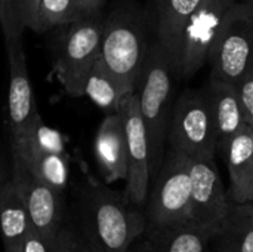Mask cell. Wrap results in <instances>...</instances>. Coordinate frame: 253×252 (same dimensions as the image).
<instances>
[{"instance_id": "cell-1", "label": "cell", "mask_w": 253, "mask_h": 252, "mask_svg": "<svg viewBox=\"0 0 253 252\" xmlns=\"http://www.w3.org/2000/svg\"><path fill=\"white\" fill-rule=\"evenodd\" d=\"M64 217L92 252H127L147 226L144 209L92 177L77 186L71 205L65 201Z\"/></svg>"}, {"instance_id": "cell-2", "label": "cell", "mask_w": 253, "mask_h": 252, "mask_svg": "<svg viewBox=\"0 0 253 252\" xmlns=\"http://www.w3.org/2000/svg\"><path fill=\"white\" fill-rule=\"evenodd\" d=\"M173 76L175 73L165 49L156 40L151 42L135 89L148 138L151 183L166 153L168 125L173 104Z\"/></svg>"}, {"instance_id": "cell-3", "label": "cell", "mask_w": 253, "mask_h": 252, "mask_svg": "<svg viewBox=\"0 0 253 252\" xmlns=\"http://www.w3.org/2000/svg\"><path fill=\"white\" fill-rule=\"evenodd\" d=\"M147 15L130 4L116 6L104 18L99 58L107 68L133 92L148 53Z\"/></svg>"}, {"instance_id": "cell-4", "label": "cell", "mask_w": 253, "mask_h": 252, "mask_svg": "<svg viewBox=\"0 0 253 252\" xmlns=\"http://www.w3.org/2000/svg\"><path fill=\"white\" fill-rule=\"evenodd\" d=\"M56 28L59 33L52 42L53 71L67 95L80 98L84 95L86 76L101 53L102 10L79 16Z\"/></svg>"}, {"instance_id": "cell-5", "label": "cell", "mask_w": 253, "mask_h": 252, "mask_svg": "<svg viewBox=\"0 0 253 252\" xmlns=\"http://www.w3.org/2000/svg\"><path fill=\"white\" fill-rule=\"evenodd\" d=\"M190 157L166 149L162 166L150 186L144 205L145 229H162L190 221Z\"/></svg>"}, {"instance_id": "cell-6", "label": "cell", "mask_w": 253, "mask_h": 252, "mask_svg": "<svg viewBox=\"0 0 253 252\" xmlns=\"http://www.w3.org/2000/svg\"><path fill=\"white\" fill-rule=\"evenodd\" d=\"M166 149L179 151L190 159H215L218 140L203 89H188L172 104Z\"/></svg>"}, {"instance_id": "cell-7", "label": "cell", "mask_w": 253, "mask_h": 252, "mask_svg": "<svg viewBox=\"0 0 253 252\" xmlns=\"http://www.w3.org/2000/svg\"><path fill=\"white\" fill-rule=\"evenodd\" d=\"M212 76L237 83L253 64V15L248 1L230 9L208 56Z\"/></svg>"}, {"instance_id": "cell-8", "label": "cell", "mask_w": 253, "mask_h": 252, "mask_svg": "<svg viewBox=\"0 0 253 252\" xmlns=\"http://www.w3.org/2000/svg\"><path fill=\"white\" fill-rule=\"evenodd\" d=\"M236 1L239 0H202L199 3L179 37L175 76L190 79L208 62L209 50Z\"/></svg>"}, {"instance_id": "cell-9", "label": "cell", "mask_w": 253, "mask_h": 252, "mask_svg": "<svg viewBox=\"0 0 253 252\" xmlns=\"http://www.w3.org/2000/svg\"><path fill=\"white\" fill-rule=\"evenodd\" d=\"M12 159V181L15 183L24 201L30 224L39 232L47 248L50 250L55 241L56 230L62 221L65 195L56 192L42 181L27 165L22 154L10 149Z\"/></svg>"}, {"instance_id": "cell-10", "label": "cell", "mask_w": 253, "mask_h": 252, "mask_svg": "<svg viewBox=\"0 0 253 252\" xmlns=\"http://www.w3.org/2000/svg\"><path fill=\"white\" fill-rule=\"evenodd\" d=\"M119 111L125 123L127 151V175L123 196L130 205L144 209L151 186L150 147L136 91L123 98Z\"/></svg>"}, {"instance_id": "cell-11", "label": "cell", "mask_w": 253, "mask_h": 252, "mask_svg": "<svg viewBox=\"0 0 253 252\" xmlns=\"http://www.w3.org/2000/svg\"><path fill=\"white\" fill-rule=\"evenodd\" d=\"M190 221L212 235L219 232L233 203L224 187L215 159H190Z\"/></svg>"}, {"instance_id": "cell-12", "label": "cell", "mask_w": 253, "mask_h": 252, "mask_svg": "<svg viewBox=\"0 0 253 252\" xmlns=\"http://www.w3.org/2000/svg\"><path fill=\"white\" fill-rule=\"evenodd\" d=\"M9 62V125L10 140L24 138L37 116L34 95L28 77L21 33H3Z\"/></svg>"}, {"instance_id": "cell-13", "label": "cell", "mask_w": 253, "mask_h": 252, "mask_svg": "<svg viewBox=\"0 0 253 252\" xmlns=\"http://www.w3.org/2000/svg\"><path fill=\"white\" fill-rule=\"evenodd\" d=\"M203 91L211 105L219 151L228 140H231L249 123L234 83L211 74V79Z\"/></svg>"}, {"instance_id": "cell-14", "label": "cell", "mask_w": 253, "mask_h": 252, "mask_svg": "<svg viewBox=\"0 0 253 252\" xmlns=\"http://www.w3.org/2000/svg\"><path fill=\"white\" fill-rule=\"evenodd\" d=\"M95 157L99 172L107 184L126 180V132L120 111L107 114L99 125L95 137Z\"/></svg>"}, {"instance_id": "cell-15", "label": "cell", "mask_w": 253, "mask_h": 252, "mask_svg": "<svg viewBox=\"0 0 253 252\" xmlns=\"http://www.w3.org/2000/svg\"><path fill=\"white\" fill-rule=\"evenodd\" d=\"M200 1L202 0H150V10L147 13L148 27H151L156 36L154 40L169 56L172 68L175 65L182 28Z\"/></svg>"}, {"instance_id": "cell-16", "label": "cell", "mask_w": 253, "mask_h": 252, "mask_svg": "<svg viewBox=\"0 0 253 252\" xmlns=\"http://www.w3.org/2000/svg\"><path fill=\"white\" fill-rule=\"evenodd\" d=\"M212 235L191 221L162 229H145L127 252H209Z\"/></svg>"}, {"instance_id": "cell-17", "label": "cell", "mask_w": 253, "mask_h": 252, "mask_svg": "<svg viewBox=\"0 0 253 252\" xmlns=\"http://www.w3.org/2000/svg\"><path fill=\"white\" fill-rule=\"evenodd\" d=\"M224 156L228 175L230 190L228 195L233 202H246V193L251 181L253 165V128L246 125L219 150Z\"/></svg>"}, {"instance_id": "cell-18", "label": "cell", "mask_w": 253, "mask_h": 252, "mask_svg": "<svg viewBox=\"0 0 253 252\" xmlns=\"http://www.w3.org/2000/svg\"><path fill=\"white\" fill-rule=\"evenodd\" d=\"M30 218L12 178L0 192V235L4 252H21Z\"/></svg>"}, {"instance_id": "cell-19", "label": "cell", "mask_w": 253, "mask_h": 252, "mask_svg": "<svg viewBox=\"0 0 253 252\" xmlns=\"http://www.w3.org/2000/svg\"><path fill=\"white\" fill-rule=\"evenodd\" d=\"M212 242L216 252H253V202H233Z\"/></svg>"}, {"instance_id": "cell-20", "label": "cell", "mask_w": 253, "mask_h": 252, "mask_svg": "<svg viewBox=\"0 0 253 252\" xmlns=\"http://www.w3.org/2000/svg\"><path fill=\"white\" fill-rule=\"evenodd\" d=\"M135 92V91H133ZM130 94L126 86L107 68L101 58L95 61L84 82V95L107 114L119 111L123 98Z\"/></svg>"}, {"instance_id": "cell-21", "label": "cell", "mask_w": 253, "mask_h": 252, "mask_svg": "<svg viewBox=\"0 0 253 252\" xmlns=\"http://www.w3.org/2000/svg\"><path fill=\"white\" fill-rule=\"evenodd\" d=\"M10 149L18 150L25 159L30 169L47 186L56 192L67 195L68 178H70V157L68 154L46 153L30 149H22L19 146L10 144Z\"/></svg>"}, {"instance_id": "cell-22", "label": "cell", "mask_w": 253, "mask_h": 252, "mask_svg": "<svg viewBox=\"0 0 253 252\" xmlns=\"http://www.w3.org/2000/svg\"><path fill=\"white\" fill-rule=\"evenodd\" d=\"M42 0H0V27L3 33L34 31Z\"/></svg>"}, {"instance_id": "cell-23", "label": "cell", "mask_w": 253, "mask_h": 252, "mask_svg": "<svg viewBox=\"0 0 253 252\" xmlns=\"http://www.w3.org/2000/svg\"><path fill=\"white\" fill-rule=\"evenodd\" d=\"M10 144L19 146L22 149L37 150V151L65 154V143L62 134L58 129L46 126L39 113L33 119L31 125L28 126L24 138L10 140Z\"/></svg>"}, {"instance_id": "cell-24", "label": "cell", "mask_w": 253, "mask_h": 252, "mask_svg": "<svg viewBox=\"0 0 253 252\" xmlns=\"http://www.w3.org/2000/svg\"><path fill=\"white\" fill-rule=\"evenodd\" d=\"M76 18L74 0H42L34 31L44 33L55 30L56 27L64 25Z\"/></svg>"}, {"instance_id": "cell-25", "label": "cell", "mask_w": 253, "mask_h": 252, "mask_svg": "<svg viewBox=\"0 0 253 252\" xmlns=\"http://www.w3.org/2000/svg\"><path fill=\"white\" fill-rule=\"evenodd\" d=\"M50 252H92L79 230L62 215Z\"/></svg>"}, {"instance_id": "cell-26", "label": "cell", "mask_w": 253, "mask_h": 252, "mask_svg": "<svg viewBox=\"0 0 253 252\" xmlns=\"http://www.w3.org/2000/svg\"><path fill=\"white\" fill-rule=\"evenodd\" d=\"M248 123L253 128V64L246 74L236 83Z\"/></svg>"}, {"instance_id": "cell-27", "label": "cell", "mask_w": 253, "mask_h": 252, "mask_svg": "<svg viewBox=\"0 0 253 252\" xmlns=\"http://www.w3.org/2000/svg\"><path fill=\"white\" fill-rule=\"evenodd\" d=\"M21 252H50L47 245L44 244V241L42 239V236L39 235V232L30 224L27 235L24 238L22 242V251Z\"/></svg>"}, {"instance_id": "cell-28", "label": "cell", "mask_w": 253, "mask_h": 252, "mask_svg": "<svg viewBox=\"0 0 253 252\" xmlns=\"http://www.w3.org/2000/svg\"><path fill=\"white\" fill-rule=\"evenodd\" d=\"M105 0H74L76 6V16L89 15L93 12H99L104 6Z\"/></svg>"}, {"instance_id": "cell-29", "label": "cell", "mask_w": 253, "mask_h": 252, "mask_svg": "<svg viewBox=\"0 0 253 252\" xmlns=\"http://www.w3.org/2000/svg\"><path fill=\"white\" fill-rule=\"evenodd\" d=\"M12 178V159H7L3 147H0V192Z\"/></svg>"}, {"instance_id": "cell-30", "label": "cell", "mask_w": 253, "mask_h": 252, "mask_svg": "<svg viewBox=\"0 0 253 252\" xmlns=\"http://www.w3.org/2000/svg\"><path fill=\"white\" fill-rule=\"evenodd\" d=\"M246 202H253V165L252 174H251V181H249V187H248V193H246Z\"/></svg>"}, {"instance_id": "cell-31", "label": "cell", "mask_w": 253, "mask_h": 252, "mask_svg": "<svg viewBox=\"0 0 253 252\" xmlns=\"http://www.w3.org/2000/svg\"><path fill=\"white\" fill-rule=\"evenodd\" d=\"M248 1V4H249V7H251V10H252V15H253V0H246Z\"/></svg>"}]
</instances>
